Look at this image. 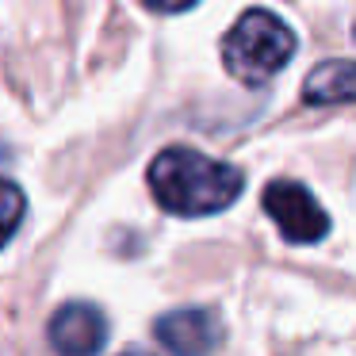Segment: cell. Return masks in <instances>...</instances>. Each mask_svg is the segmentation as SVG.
I'll list each match as a JSON object with an SVG mask.
<instances>
[{"label":"cell","mask_w":356,"mask_h":356,"mask_svg":"<svg viewBox=\"0 0 356 356\" xmlns=\"http://www.w3.org/2000/svg\"><path fill=\"white\" fill-rule=\"evenodd\" d=\"M24 215H27V200H24V192H19V184L0 180V249L12 241V234L19 230Z\"/></svg>","instance_id":"7"},{"label":"cell","mask_w":356,"mask_h":356,"mask_svg":"<svg viewBox=\"0 0 356 356\" xmlns=\"http://www.w3.org/2000/svg\"><path fill=\"white\" fill-rule=\"evenodd\" d=\"M295 58V35L276 12L249 8L222 39V62L241 85H264Z\"/></svg>","instance_id":"2"},{"label":"cell","mask_w":356,"mask_h":356,"mask_svg":"<svg viewBox=\"0 0 356 356\" xmlns=\"http://www.w3.org/2000/svg\"><path fill=\"white\" fill-rule=\"evenodd\" d=\"M47 337L58 356H100L108 341V322L92 302H70L50 318Z\"/></svg>","instance_id":"5"},{"label":"cell","mask_w":356,"mask_h":356,"mask_svg":"<svg viewBox=\"0 0 356 356\" xmlns=\"http://www.w3.org/2000/svg\"><path fill=\"white\" fill-rule=\"evenodd\" d=\"M264 215L280 226L291 245H314L330 234V215L322 211V203L310 195V188L295 180H272L264 188Z\"/></svg>","instance_id":"3"},{"label":"cell","mask_w":356,"mask_h":356,"mask_svg":"<svg viewBox=\"0 0 356 356\" xmlns=\"http://www.w3.org/2000/svg\"><path fill=\"white\" fill-rule=\"evenodd\" d=\"M245 177L241 169L188 146H169L149 165V192L169 215L203 218L238 203Z\"/></svg>","instance_id":"1"},{"label":"cell","mask_w":356,"mask_h":356,"mask_svg":"<svg viewBox=\"0 0 356 356\" xmlns=\"http://www.w3.org/2000/svg\"><path fill=\"white\" fill-rule=\"evenodd\" d=\"M302 100L314 108H333V104H356V62L333 58L310 70L302 81Z\"/></svg>","instance_id":"6"},{"label":"cell","mask_w":356,"mask_h":356,"mask_svg":"<svg viewBox=\"0 0 356 356\" xmlns=\"http://www.w3.org/2000/svg\"><path fill=\"white\" fill-rule=\"evenodd\" d=\"M353 31H356V27H353Z\"/></svg>","instance_id":"10"},{"label":"cell","mask_w":356,"mask_h":356,"mask_svg":"<svg viewBox=\"0 0 356 356\" xmlns=\"http://www.w3.org/2000/svg\"><path fill=\"white\" fill-rule=\"evenodd\" d=\"M146 8H154V12H188L195 4V0H142Z\"/></svg>","instance_id":"8"},{"label":"cell","mask_w":356,"mask_h":356,"mask_svg":"<svg viewBox=\"0 0 356 356\" xmlns=\"http://www.w3.org/2000/svg\"><path fill=\"white\" fill-rule=\"evenodd\" d=\"M119 356H154V353H146V348H127V353H119Z\"/></svg>","instance_id":"9"},{"label":"cell","mask_w":356,"mask_h":356,"mask_svg":"<svg viewBox=\"0 0 356 356\" xmlns=\"http://www.w3.org/2000/svg\"><path fill=\"white\" fill-rule=\"evenodd\" d=\"M154 333L169 356H211L222 345V322L215 318V310L203 307L169 310V314L157 318Z\"/></svg>","instance_id":"4"}]
</instances>
